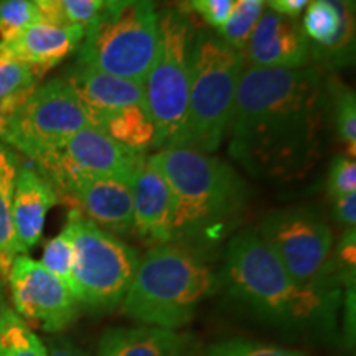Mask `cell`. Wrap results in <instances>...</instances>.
<instances>
[{
    "label": "cell",
    "instance_id": "2",
    "mask_svg": "<svg viewBox=\"0 0 356 356\" xmlns=\"http://www.w3.org/2000/svg\"><path fill=\"white\" fill-rule=\"evenodd\" d=\"M152 157L170 185L172 243L213 241L246 207V181L215 155L168 147Z\"/></svg>",
    "mask_w": 356,
    "mask_h": 356
},
{
    "label": "cell",
    "instance_id": "28",
    "mask_svg": "<svg viewBox=\"0 0 356 356\" xmlns=\"http://www.w3.org/2000/svg\"><path fill=\"white\" fill-rule=\"evenodd\" d=\"M40 20L43 15L32 0H0V43L10 42Z\"/></svg>",
    "mask_w": 356,
    "mask_h": 356
},
{
    "label": "cell",
    "instance_id": "29",
    "mask_svg": "<svg viewBox=\"0 0 356 356\" xmlns=\"http://www.w3.org/2000/svg\"><path fill=\"white\" fill-rule=\"evenodd\" d=\"M203 356H307L300 351H293L287 348H279L273 345L254 343L248 340H225L211 345L204 351Z\"/></svg>",
    "mask_w": 356,
    "mask_h": 356
},
{
    "label": "cell",
    "instance_id": "30",
    "mask_svg": "<svg viewBox=\"0 0 356 356\" xmlns=\"http://www.w3.org/2000/svg\"><path fill=\"white\" fill-rule=\"evenodd\" d=\"M327 191L332 200L356 193V162L348 155L332 160L327 177Z\"/></svg>",
    "mask_w": 356,
    "mask_h": 356
},
{
    "label": "cell",
    "instance_id": "23",
    "mask_svg": "<svg viewBox=\"0 0 356 356\" xmlns=\"http://www.w3.org/2000/svg\"><path fill=\"white\" fill-rule=\"evenodd\" d=\"M37 86L33 71L0 43V106L15 114Z\"/></svg>",
    "mask_w": 356,
    "mask_h": 356
},
{
    "label": "cell",
    "instance_id": "10",
    "mask_svg": "<svg viewBox=\"0 0 356 356\" xmlns=\"http://www.w3.org/2000/svg\"><path fill=\"white\" fill-rule=\"evenodd\" d=\"M86 127H95L92 115L65 78L35 88L13 114L17 152L30 160L58 149Z\"/></svg>",
    "mask_w": 356,
    "mask_h": 356
},
{
    "label": "cell",
    "instance_id": "39",
    "mask_svg": "<svg viewBox=\"0 0 356 356\" xmlns=\"http://www.w3.org/2000/svg\"><path fill=\"white\" fill-rule=\"evenodd\" d=\"M0 289H2V282H0Z\"/></svg>",
    "mask_w": 356,
    "mask_h": 356
},
{
    "label": "cell",
    "instance_id": "18",
    "mask_svg": "<svg viewBox=\"0 0 356 356\" xmlns=\"http://www.w3.org/2000/svg\"><path fill=\"white\" fill-rule=\"evenodd\" d=\"M58 200L56 188L37 167L20 165L12 198L13 233L20 254L37 246L48 211Z\"/></svg>",
    "mask_w": 356,
    "mask_h": 356
},
{
    "label": "cell",
    "instance_id": "4",
    "mask_svg": "<svg viewBox=\"0 0 356 356\" xmlns=\"http://www.w3.org/2000/svg\"><path fill=\"white\" fill-rule=\"evenodd\" d=\"M215 287L211 267L195 249L157 244L139 257L121 309L145 327L177 330L193 318Z\"/></svg>",
    "mask_w": 356,
    "mask_h": 356
},
{
    "label": "cell",
    "instance_id": "31",
    "mask_svg": "<svg viewBox=\"0 0 356 356\" xmlns=\"http://www.w3.org/2000/svg\"><path fill=\"white\" fill-rule=\"evenodd\" d=\"M55 3L66 24L79 25L84 30L104 8V0H55Z\"/></svg>",
    "mask_w": 356,
    "mask_h": 356
},
{
    "label": "cell",
    "instance_id": "24",
    "mask_svg": "<svg viewBox=\"0 0 356 356\" xmlns=\"http://www.w3.org/2000/svg\"><path fill=\"white\" fill-rule=\"evenodd\" d=\"M0 356H47L33 328L7 304H0Z\"/></svg>",
    "mask_w": 356,
    "mask_h": 356
},
{
    "label": "cell",
    "instance_id": "11",
    "mask_svg": "<svg viewBox=\"0 0 356 356\" xmlns=\"http://www.w3.org/2000/svg\"><path fill=\"white\" fill-rule=\"evenodd\" d=\"M145 157V154L118 144L101 129L86 127L32 162L51 181L60 197L81 177H111L132 185Z\"/></svg>",
    "mask_w": 356,
    "mask_h": 356
},
{
    "label": "cell",
    "instance_id": "32",
    "mask_svg": "<svg viewBox=\"0 0 356 356\" xmlns=\"http://www.w3.org/2000/svg\"><path fill=\"white\" fill-rule=\"evenodd\" d=\"M191 10L198 13L213 29H220L229 17L234 0H186Z\"/></svg>",
    "mask_w": 356,
    "mask_h": 356
},
{
    "label": "cell",
    "instance_id": "33",
    "mask_svg": "<svg viewBox=\"0 0 356 356\" xmlns=\"http://www.w3.org/2000/svg\"><path fill=\"white\" fill-rule=\"evenodd\" d=\"M333 215L338 225L345 229L355 228L356 225V193L333 200Z\"/></svg>",
    "mask_w": 356,
    "mask_h": 356
},
{
    "label": "cell",
    "instance_id": "7",
    "mask_svg": "<svg viewBox=\"0 0 356 356\" xmlns=\"http://www.w3.org/2000/svg\"><path fill=\"white\" fill-rule=\"evenodd\" d=\"M193 37V24L184 8H163L159 15L157 51L144 83V101L157 149H165L185 122Z\"/></svg>",
    "mask_w": 356,
    "mask_h": 356
},
{
    "label": "cell",
    "instance_id": "5",
    "mask_svg": "<svg viewBox=\"0 0 356 356\" xmlns=\"http://www.w3.org/2000/svg\"><path fill=\"white\" fill-rule=\"evenodd\" d=\"M243 70V51L211 30L195 33L186 118L165 149L180 147L203 154L218 150L228 131Z\"/></svg>",
    "mask_w": 356,
    "mask_h": 356
},
{
    "label": "cell",
    "instance_id": "14",
    "mask_svg": "<svg viewBox=\"0 0 356 356\" xmlns=\"http://www.w3.org/2000/svg\"><path fill=\"white\" fill-rule=\"evenodd\" d=\"M244 66L299 70L310 66L309 40L302 25L291 17L262 10L243 50Z\"/></svg>",
    "mask_w": 356,
    "mask_h": 356
},
{
    "label": "cell",
    "instance_id": "20",
    "mask_svg": "<svg viewBox=\"0 0 356 356\" xmlns=\"http://www.w3.org/2000/svg\"><path fill=\"white\" fill-rule=\"evenodd\" d=\"M188 338L155 327L115 328L101 338L97 356H186Z\"/></svg>",
    "mask_w": 356,
    "mask_h": 356
},
{
    "label": "cell",
    "instance_id": "8",
    "mask_svg": "<svg viewBox=\"0 0 356 356\" xmlns=\"http://www.w3.org/2000/svg\"><path fill=\"white\" fill-rule=\"evenodd\" d=\"M66 222L73 233L78 302L102 310L121 305L139 266L136 249L97 228L76 208H71Z\"/></svg>",
    "mask_w": 356,
    "mask_h": 356
},
{
    "label": "cell",
    "instance_id": "22",
    "mask_svg": "<svg viewBox=\"0 0 356 356\" xmlns=\"http://www.w3.org/2000/svg\"><path fill=\"white\" fill-rule=\"evenodd\" d=\"M20 165L19 154L0 142V277L6 280L13 259L20 254L12 222V198Z\"/></svg>",
    "mask_w": 356,
    "mask_h": 356
},
{
    "label": "cell",
    "instance_id": "12",
    "mask_svg": "<svg viewBox=\"0 0 356 356\" xmlns=\"http://www.w3.org/2000/svg\"><path fill=\"white\" fill-rule=\"evenodd\" d=\"M12 302L26 323L38 325L44 332H60L76 317L81 305L56 275L26 254L13 259L7 275Z\"/></svg>",
    "mask_w": 356,
    "mask_h": 356
},
{
    "label": "cell",
    "instance_id": "9",
    "mask_svg": "<svg viewBox=\"0 0 356 356\" xmlns=\"http://www.w3.org/2000/svg\"><path fill=\"white\" fill-rule=\"evenodd\" d=\"M284 269L304 287H330L327 282L333 251L328 222L312 208L274 210L256 229Z\"/></svg>",
    "mask_w": 356,
    "mask_h": 356
},
{
    "label": "cell",
    "instance_id": "26",
    "mask_svg": "<svg viewBox=\"0 0 356 356\" xmlns=\"http://www.w3.org/2000/svg\"><path fill=\"white\" fill-rule=\"evenodd\" d=\"M333 126L338 140L345 145L346 155L355 159L356 155V96L353 89L341 83H332Z\"/></svg>",
    "mask_w": 356,
    "mask_h": 356
},
{
    "label": "cell",
    "instance_id": "17",
    "mask_svg": "<svg viewBox=\"0 0 356 356\" xmlns=\"http://www.w3.org/2000/svg\"><path fill=\"white\" fill-rule=\"evenodd\" d=\"M84 38V29L71 24L35 22L10 42L2 43L13 56L25 63L38 79L76 51Z\"/></svg>",
    "mask_w": 356,
    "mask_h": 356
},
{
    "label": "cell",
    "instance_id": "15",
    "mask_svg": "<svg viewBox=\"0 0 356 356\" xmlns=\"http://www.w3.org/2000/svg\"><path fill=\"white\" fill-rule=\"evenodd\" d=\"M61 197L97 228L111 234L134 231L132 185L111 177H81L66 188Z\"/></svg>",
    "mask_w": 356,
    "mask_h": 356
},
{
    "label": "cell",
    "instance_id": "13",
    "mask_svg": "<svg viewBox=\"0 0 356 356\" xmlns=\"http://www.w3.org/2000/svg\"><path fill=\"white\" fill-rule=\"evenodd\" d=\"M302 30L312 60L325 68L355 61V0H310Z\"/></svg>",
    "mask_w": 356,
    "mask_h": 356
},
{
    "label": "cell",
    "instance_id": "21",
    "mask_svg": "<svg viewBox=\"0 0 356 356\" xmlns=\"http://www.w3.org/2000/svg\"><path fill=\"white\" fill-rule=\"evenodd\" d=\"M95 127L127 149L145 154L155 144V129L145 102L95 115Z\"/></svg>",
    "mask_w": 356,
    "mask_h": 356
},
{
    "label": "cell",
    "instance_id": "36",
    "mask_svg": "<svg viewBox=\"0 0 356 356\" xmlns=\"http://www.w3.org/2000/svg\"><path fill=\"white\" fill-rule=\"evenodd\" d=\"M47 356H86V355H84L81 350H78L76 346L61 343V345L50 346V350H47Z\"/></svg>",
    "mask_w": 356,
    "mask_h": 356
},
{
    "label": "cell",
    "instance_id": "37",
    "mask_svg": "<svg viewBox=\"0 0 356 356\" xmlns=\"http://www.w3.org/2000/svg\"><path fill=\"white\" fill-rule=\"evenodd\" d=\"M118 2H121V0H104V7H111Z\"/></svg>",
    "mask_w": 356,
    "mask_h": 356
},
{
    "label": "cell",
    "instance_id": "38",
    "mask_svg": "<svg viewBox=\"0 0 356 356\" xmlns=\"http://www.w3.org/2000/svg\"><path fill=\"white\" fill-rule=\"evenodd\" d=\"M238 2H249V3H261V6H262V2H264V0H238Z\"/></svg>",
    "mask_w": 356,
    "mask_h": 356
},
{
    "label": "cell",
    "instance_id": "1",
    "mask_svg": "<svg viewBox=\"0 0 356 356\" xmlns=\"http://www.w3.org/2000/svg\"><path fill=\"white\" fill-rule=\"evenodd\" d=\"M322 119L318 68L244 66L226 131L229 154L252 177L296 180L318 157Z\"/></svg>",
    "mask_w": 356,
    "mask_h": 356
},
{
    "label": "cell",
    "instance_id": "19",
    "mask_svg": "<svg viewBox=\"0 0 356 356\" xmlns=\"http://www.w3.org/2000/svg\"><path fill=\"white\" fill-rule=\"evenodd\" d=\"M65 79L86 104L92 115V122L97 114L145 102L144 84L111 76L84 65L74 66Z\"/></svg>",
    "mask_w": 356,
    "mask_h": 356
},
{
    "label": "cell",
    "instance_id": "34",
    "mask_svg": "<svg viewBox=\"0 0 356 356\" xmlns=\"http://www.w3.org/2000/svg\"><path fill=\"white\" fill-rule=\"evenodd\" d=\"M269 8L279 15L296 19L299 13L307 8L310 0H267Z\"/></svg>",
    "mask_w": 356,
    "mask_h": 356
},
{
    "label": "cell",
    "instance_id": "3",
    "mask_svg": "<svg viewBox=\"0 0 356 356\" xmlns=\"http://www.w3.org/2000/svg\"><path fill=\"white\" fill-rule=\"evenodd\" d=\"M222 280L234 299L275 323L325 322L338 302L330 287L297 284L251 228L234 234L228 243Z\"/></svg>",
    "mask_w": 356,
    "mask_h": 356
},
{
    "label": "cell",
    "instance_id": "27",
    "mask_svg": "<svg viewBox=\"0 0 356 356\" xmlns=\"http://www.w3.org/2000/svg\"><path fill=\"white\" fill-rule=\"evenodd\" d=\"M262 13L261 3H249V2H236L229 17L226 19L220 29L216 30L218 37L225 40L226 43L243 51L246 47L252 30L259 20Z\"/></svg>",
    "mask_w": 356,
    "mask_h": 356
},
{
    "label": "cell",
    "instance_id": "16",
    "mask_svg": "<svg viewBox=\"0 0 356 356\" xmlns=\"http://www.w3.org/2000/svg\"><path fill=\"white\" fill-rule=\"evenodd\" d=\"M134 233L145 241L172 243V191L152 155H147L132 184Z\"/></svg>",
    "mask_w": 356,
    "mask_h": 356
},
{
    "label": "cell",
    "instance_id": "35",
    "mask_svg": "<svg viewBox=\"0 0 356 356\" xmlns=\"http://www.w3.org/2000/svg\"><path fill=\"white\" fill-rule=\"evenodd\" d=\"M0 142L8 147H12L17 152V142L15 131H13V113L3 106H0Z\"/></svg>",
    "mask_w": 356,
    "mask_h": 356
},
{
    "label": "cell",
    "instance_id": "6",
    "mask_svg": "<svg viewBox=\"0 0 356 356\" xmlns=\"http://www.w3.org/2000/svg\"><path fill=\"white\" fill-rule=\"evenodd\" d=\"M159 40L155 0H121L104 7L84 30L78 63L144 84Z\"/></svg>",
    "mask_w": 356,
    "mask_h": 356
},
{
    "label": "cell",
    "instance_id": "25",
    "mask_svg": "<svg viewBox=\"0 0 356 356\" xmlns=\"http://www.w3.org/2000/svg\"><path fill=\"white\" fill-rule=\"evenodd\" d=\"M40 262L53 275H56L78 300L76 282H74V244L73 233H71L68 222H66L60 234L47 243Z\"/></svg>",
    "mask_w": 356,
    "mask_h": 356
}]
</instances>
